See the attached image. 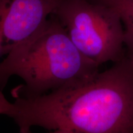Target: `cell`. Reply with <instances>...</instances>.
<instances>
[{
	"label": "cell",
	"instance_id": "4",
	"mask_svg": "<svg viewBox=\"0 0 133 133\" xmlns=\"http://www.w3.org/2000/svg\"><path fill=\"white\" fill-rule=\"evenodd\" d=\"M112 8L120 17L123 26L127 52L133 54V0H91Z\"/></svg>",
	"mask_w": 133,
	"mask_h": 133
},
{
	"label": "cell",
	"instance_id": "1",
	"mask_svg": "<svg viewBox=\"0 0 133 133\" xmlns=\"http://www.w3.org/2000/svg\"><path fill=\"white\" fill-rule=\"evenodd\" d=\"M99 65L79 52L54 14L24 40L12 44L0 62V91L13 76L24 81L13 97H35L66 86L89 81Z\"/></svg>",
	"mask_w": 133,
	"mask_h": 133
},
{
	"label": "cell",
	"instance_id": "6",
	"mask_svg": "<svg viewBox=\"0 0 133 133\" xmlns=\"http://www.w3.org/2000/svg\"><path fill=\"white\" fill-rule=\"evenodd\" d=\"M51 133H74V132L69 130H65V129H56V130H54V131Z\"/></svg>",
	"mask_w": 133,
	"mask_h": 133
},
{
	"label": "cell",
	"instance_id": "3",
	"mask_svg": "<svg viewBox=\"0 0 133 133\" xmlns=\"http://www.w3.org/2000/svg\"><path fill=\"white\" fill-rule=\"evenodd\" d=\"M62 0H0L5 41L14 44L40 29Z\"/></svg>",
	"mask_w": 133,
	"mask_h": 133
},
{
	"label": "cell",
	"instance_id": "5",
	"mask_svg": "<svg viewBox=\"0 0 133 133\" xmlns=\"http://www.w3.org/2000/svg\"><path fill=\"white\" fill-rule=\"evenodd\" d=\"M12 44H8L5 41L4 36H3L2 26H1V8H0V57L3 55H7L11 48Z\"/></svg>",
	"mask_w": 133,
	"mask_h": 133
},
{
	"label": "cell",
	"instance_id": "2",
	"mask_svg": "<svg viewBox=\"0 0 133 133\" xmlns=\"http://www.w3.org/2000/svg\"><path fill=\"white\" fill-rule=\"evenodd\" d=\"M54 14L79 52L92 62L100 66L123 57V26L112 8L91 0H62Z\"/></svg>",
	"mask_w": 133,
	"mask_h": 133
}]
</instances>
